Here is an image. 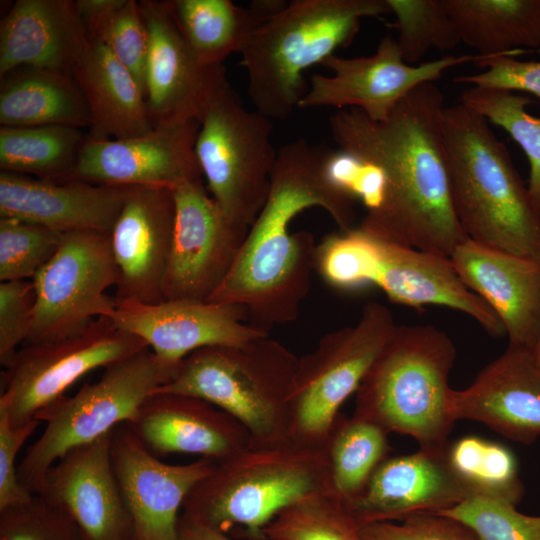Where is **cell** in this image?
I'll use <instances>...</instances> for the list:
<instances>
[{"instance_id": "6da1fadb", "label": "cell", "mask_w": 540, "mask_h": 540, "mask_svg": "<svg viewBox=\"0 0 540 540\" xmlns=\"http://www.w3.org/2000/svg\"><path fill=\"white\" fill-rule=\"evenodd\" d=\"M444 97L427 82L413 89L384 121L355 108L331 115L339 149L379 166L386 178L380 208L359 227L379 238L450 257L468 237L453 208L443 136Z\"/></svg>"}, {"instance_id": "7a4b0ae2", "label": "cell", "mask_w": 540, "mask_h": 540, "mask_svg": "<svg viewBox=\"0 0 540 540\" xmlns=\"http://www.w3.org/2000/svg\"><path fill=\"white\" fill-rule=\"evenodd\" d=\"M327 151L303 139L278 150L268 197L233 267L208 301L241 306L248 323L268 333L297 319L310 290L317 244L308 231L290 232V223L311 207L324 209L340 231L353 228L355 221V199L325 175Z\"/></svg>"}, {"instance_id": "3957f363", "label": "cell", "mask_w": 540, "mask_h": 540, "mask_svg": "<svg viewBox=\"0 0 540 540\" xmlns=\"http://www.w3.org/2000/svg\"><path fill=\"white\" fill-rule=\"evenodd\" d=\"M443 136L453 208L466 236L540 262V216L488 121L461 103L448 106Z\"/></svg>"}, {"instance_id": "277c9868", "label": "cell", "mask_w": 540, "mask_h": 540, "mask_svg": "<svg viewBox=\"0 0 540 540\" xmlns=\"http://www.w3.org/2000/svg\"><path fill=\"white\" fill-rule=\"evenodd\" d=\"M390 13L386 0H293L271 14L241 51L255 110L283 120L307 92L304 72L348 46L367 17Z\"/></svg>"}, {"instance_id": "5b68a950", "label": "cell", "mask_w": 540, "mask_h": 540, "mask_svg": "<svg viewBox=\"0 0 540 540\" xmlns=\"http://www.w3.org/2000/svg\"><path fill=\"white\" fill-rule=\"evenodd\" d=\"M457 349L431 324L397 325L356 391L353 415L419 448L443 451L456 420L449 385Z\"/></svg>"}, {"instance_id": "8992f818", "label": "cell", "mask_w": 540, "mask_h": 540, "mask_svg": "<svg viewBox=\"0 0 540 540\" xmlns=\"http://www.w3.org/2000/svg\"><path fill=\"white\" fill-rule=\"evenodd\" d=\"M298 358L269 335L238 346L204 347L189 354L175 378L154 393L212 403L245 427L250 447L291 444L289 396Z\"/></svg>"}, {"instance_id": "52a82bcc", "label": "cell", "mask_w": 540, "mask_h": 540, "mask_svg": "<svg viewBox=\"0 0 540 540\" xmlns=\"http://www.w3.org/2000/svg\"><path fill=\"white\" fill-rule=\"evenodd\" d=\"M330 487L324 449L294 443L248 447L217 462L185 499L181 517L247 540H266L264 529L283 508Z\"/></svg>"}, {"instance_id": "ba28073f", "label": "cell", "mask_w": 540, "mask_h": 540, "mask_svg": "<svg viewBox=\"0 0 540 540\" xmlns=\"http://www.w3.org/2000/svg\"><path fill=\"white\" fill-rule=\"evenodd\" d=\"M314 270L334 288L374 285L397 304L448 307L473 318L492 337L506 335L494 311L460 280L450 257L387 241L359 226L325 236L316 246Z\"/></svg>"}, {"instance_id": "9c48e42d", "label": "cell", "mask_w": 540, "mask_h": 540, "mask_svg": "<svg viewBox=\"0 0 540 540\" xmlns=\"http://www.w3.org/2000/svg\"><path fill=\"white\" fill-rule=\"evenodd\" d=\"M179 368L162 361L148 347L107 366L97 381L42 411L37 419L45 427L18 464L21 484L36 495L46 472L60 457L130 422L149 396L175 378Z\"/></svg>"}, {"instance_id": "30bf717a", "label": "cell", "mask_w": 540, "mask_h": 540, "mask_svg": "<svg viewBox=\"0 0 540 540\" xmlns=\"http://www.w3.org/2000/svg\"><path fill=\"white\" fill-rule=\"evenodd\" d=\"M396 326L385 305L370 301L355 324L325 334L298 358L289 396L292 443L325 448L341 406L356 393Z\"/></svg>"}, {"instance_id": "8fae6325", "label": "cell", "mask_w": 540, "mask_h": 540, "mask_svg": "<svg viewBox=\"0 0 540 540\" xmlns=\"http://www.w3.org/2000/svg\"><path fill=\"white\" fill-rule=\"evenodd\" d=\"M272 122L247 110L227 82L201 119L195 154L209 194L234 223L250 228L270 190L277 152Z\"/></svg>"}, {"instance_id": "7c38bea8", "label": "cell", "mask_w": 540, "mask_h": 540, "mask_svg": "<svg viewBox=\"0 0 540 540\" xmlns=\"http://www.w3.org/2000/svg\"><path fill=\"white\" fill-rule=\"evenodd\" d=\"M147 344L100 317L67 338L27 343L19 348L1 373L0 405L14 427L37 419L49 406L89 372L123 360Z\"/></svg>"}, {"instance_id": "4fadbf2b", "label": "cell", "mask_w": 540, "mask_h": 540, "mask_svg": "<svg viewBox=\"0 0 540 540\" xmlns=\"http://www.w3.org/2000/svg\"><path fill=\"white\" fill-rule=\"evenodd\" d=\"M118 271L110 236L94 231L64 233L52 259L33 278L35 303L27 343L55 341L111 318Z\"/></svg>"}, {"instance_id": "5bb4252c", "label": "cell", "mask_w": 540, "mask_h": 540, "mask_svg": "<svg viewBox=\"0 0 540 540\" xmlns=\"http://www.w3.org/2000/svg\"><path fill=\"white\" fill-rule=\"evenodd\" d=\"M175 226L164 300L208 301L233 267L249 228L230 220L202 180L173 190Z\"/></svg>"}, {"instance_id": "9a60e30c", "label": "cell", "mask_w": 540, "mask_h": 540, "mask_svg": "<svg viewBox=\"0 0 540 540\" xmlns=\"http://www.w3.org/2000/svg\"><path fill=\"white\" fill-rule=\"evenodd\" d=\"M484 57L478 54L451 55L410 65L404 61L396 39L386 35L371 56H329L321 65L332 74H314L298 108H355L373 121H384L419 85L434 82L454 66L476 63Z\"/></svg>"}, {"instance_id": "2e32d148", "label": "cell", "mask_w": 540, "mask_h": 540, "mask_svg": "<svg viewBox=\"0 0 540 540\" xmlns=\"http://www.w3.org/2000/svg\"><path fill=\"white\" fill-rule=\"evenodd\" d=\"M110 319L118 328L142 339L162 361L177 367L198 349L238 346L269 335L248 323L241 306L222 302L115 299Z\"/></svg>"}, {"instance_id": "e0dca14e", "label": "cell", "mask_w": 540, "mask_h": 540, "mask_svg": "<svg viewBox=\"0 0 540 540\" xmlns=\"http://www.w3.org/2000/svg\"><path fill=\"white\" fill-rule=\"evenodd\" d=\"M148 32L145 101L153 127L200 119L228 82L224 66L194 57L174 20L170 1L141 0Z\"/></svg>"}, {"instance_id": "ac0fdd59", "label": "cell", "mask_w": 540, "mask_h": 540, "mask_svg": "<svg viewBox=\"0 0 540 540\" xmlns=\"http://www.w3.org/2000/svg\"><path fill=\"white\" fill-rule=\"evenodd\" d=\"M197 120L160 125L124 139L87 137L72 179L109 186H153L174 189L202 180L195 154Z\"/></svg>"}, {"instance_id": "d6986e66", "label": "cell", "mask_w": 540, "mask_h": 540, "mask_svg": "<svg viewBox=\"0 0 540 540\" xmlns=\"http://www.w3.org/2000/svg\"><path fill=\"white\" fill-rule=\"evenodd\" d=\"M115 429L67 451L48 469L36 494L64 512L84 540H135L112 464Z\"/></svg>"}, {"instance_id": "ffe728a7", "label": "cell", "mask_w": 540, "mask_h": 540, "mask_svg": "<svg viewBox=\"0 0 540 540\" xmlns=\"http://www.w3.org/2000/svg\"><path fill=\"white\" fill-rule=\"evenodd\" d=\"M111 456L133 520L135 540H179L183 503L217 462L208 458L187 464L163 462L145 449L125 425L114 431Z\"/></svg>"}, {"instance_id": "44dd1931", "label": "cell", "mask_w": 540, "mask_h": 540, "mask_svg": "<svg viewBox=\"0 0 540 540\" xmlns=\"http://www.w3.org/2000/svg\"><path fill=\"white\" fill-rule=\"evenodd\" d=\"M175 226L173 191L167 187L127 186L120 213L109 234L118 271V300H164Z\"/></svg>"}, {"instance_id": "7402d4cb", "label": "cell", "mask_w": 540, "mask_h": 540, "mask_svg": "<svg viewBox=\"0 0 540 540\" xmlns=\"http://www.w3.org/2000/svg\"><path fill=\"white\" fill-rule=\"evenodd\" d=\"M124 425L158 458L184 453L221 462L250 447L249 433L239 421L191 395L154 393Z\"/></svg>"}, {"instance_id": "603a6c76", "label": "cell", "mask_w": 540, "mask_h": 540, "mask_svg": "<svg viewBox=\"0 0 540 540\" xmlns=\"http://www.w3.org/2000/svg\"><path fill=\"white\" fill-rule=\"evenodd\" d=\"M451 411L456 421H477L512 441H536L540 437V367L532 349L508 345L468 387L453 389Z\"/></svg>"}, {"instance_id": "cb8c5ba5", "label": "cell", "mask_w": 540, "mask_h": 540, "mask_svg": "<svg viewBox=\"0 0 540 540\" xmlns=\"http://www.w3.org/2000/svg\"><path fill=\"white\" fill-rule=\"evenodd\" d=\"M446 449L419 448L387 457L364 492L347 503L359 523L400 522L417 514L439 513L472 496L451 469Z\"/></svg>"}, {"instance_id": "d4e9b609", "label": "cell", "mask_w": 540, "mask_h": 540, "mask_svg": "<svg viewBox=\"0 0 540 540\" xmlns=\"http://www.w3.org/2000/svg\"><path fill=\"white\" fill-rule=\"evenodd\" d=\"M450 260L463 284L498 316L509 345L533 349L540 322V262L469 238Z\"/></svg>"}, {"instance_id": "484cf974", "label": "cell", "mask_w": 540, "mask_h": 540, "mask_svg": "<svg viewBox=\"0 0 540 540\" xmlns=\"http://www.w3.org/2000/svg\"><path fill=\"white\" fill-rule=\"evenodd\" d=\"M127 186L80 179L49 181L0 172V217L39 224L62 234L94 231L110 234Z\"/></svg>"}, {"instance_id": "4316f807", "label": "cell", "mask_w": 540, "mask_h": 540, "mask_svg": "<svg viewBox=\"0 0 540 540\" xmlns=\"http://www.w3.org/2000/svg\"><path fill=\"white\" fill-rule=\"evenodd\" d=\"M72 0H17L0 25V77L21 67L73 71L89 46Z\"/></svg>"}, {"instance_id": "83f0119b", "label": "cell", "mask_w": 540, "mask_h": 540, "mask_svg": "<svg viewBox=\"0 0 540 540\" xmlns=\"http://www.w3.org/2000/svg\"><path fill=\"white\" fill-rule=\"evenodd\" d=\"M73 77L89 107V139H124L153 129L141 88L102 42L89 43Z\"/></svg>"}, {"instance_id": "f1b7e54d", "label": "cell", "mask_w": 540, "mask_h": 540, "mask_svg": "<svg viewBox=\"0 0 540 540\" xmlns=\"http://www.w3.org/2000/svg\"><path fill=\"white\" fill-rule=\"evenodd\" d=\"M0 78V126L89 128V107L72 75L21 67Z\"/></svg>"}, {"instance_id": "f546056e", "label": "cell", "mask_w": 540, "mask_h": 540, "mask_svg": "<svg viewBox=\"0 0 540 540\" xmlns=\"http://www.w3.org/2000/svg\"><path fill=\"white\" fill-rule=\"evenodd\" d=\"M286 1H254L248 7L231 0H172L174 20L196 60L205 67L223 65L241 53L256 29Z\"/></svg>"}, {"instance_id": "4dcf8cb0", "label": "cell", "mask_w": 540, "mask_h": 540, "mask_svg": "<svg viewBox=\"0 0 540 540\" xmlns=\"http://www.w3.org/2000/svg\"><path fill=\"white\" fill-rule=\"evenodd\" d=\"M460 37L478 55H511L540 47V0H442Z\"/></svg>"}, {"instance_id": "1f68e13d", "label": "cell", "mask_w": 540, "mask_h": 540, "mask_svg": "<svg viewBox=\"0 0 540 540\" xmlns=\"http://www.w3.org/2000/svg\"><path fill=\"white\" fill-rule=\"evenodd\" d=\"M87 135L61 126H0L1 171L49 181H65L73 174Z\"/></svg>"}, {"instance_id": "d6a6232c", "label": "cell", "mask_w": 540, "mask_h": 540, "mask_svg": "<svg viewBox=\"0 0 540 540\" xmlns=\"http://www.w3.org/2000/svg\"><path fill=\"white\" fill-rule=\"evenodd\" d=\"M388 434L369 420L338 415L324 450L329 486L342 500L350 503L357 499L378 466L389 457Z\"/></svg>"}, {"instance_id": "836d02e7", "label": "cell", "mask_w": 540, "mask_h": 540, "mask_svg": "<svg viewBox=\"0 0 540 540\" xmlns=\"http://www.w3.org/2000/svg\"><path fill=\"white\" fill-rule=\"evenodd\" d=\"M266 540H367L346 501L330 487L304 495L278 512Z\"/></svg>"}, {"instance_id": "e575fe53", "label": "cell", "mask_w": 540, "mask_h": 540, "mask_svg": "<svg viewBox=\"0 0 540 540\" xmlns=\"http://www.w3.org/2000/svg\"><path fill=\"white\" fill-rule=\"evenodd\" d=\"M446 457L451 469L472 496H488L517 505L524 494L518 465L506 446L477 436L449 443Z\"/></svg>"}, {"instance_id": "d590c367", "label": "cell", "mask_w": 540, "mask_h": 540, "mask_svg": "<svg viewBox=\"0 0 540 540\" xmlns=\"http://www.w3.org/2000/svg\"><path fill=\"white\" fill-rule=\"evenodd\" d=\"M461 104L504 129L524 151L529 165L528 192L540 216V118L526 107L532 101L514 91L471 86L461 92Z\"/></svg>"}, {"instance_id": "8d00e7d4", "label": "cell", "mask_w": 540, "mask_h": 540, "mask_svg": "<svg viewBox=\"0 0 540 540\" xmlns=\"http://www.w3.org/2000/svg\"><path fill=\"white\" fill-rule=\"evenodd\" d=\"M398 32L396 39L407 64L421 60L430 49L452 50L461 41L442 0H386Z\"/></svg>"}, {"instance_id": "74e56055", "label": "cell", "mask_w": 540, "mask_h": 540, "mask_svg": "<svg viewBox=\"0 0 540 540\" xmlns=\"http://www.w3.org/2000/svg\"><path fill=\"white\" fill-rule=\"evenodd\" d=\"M63 234L17 218L0 217V280L33 278L57 252Z\"/></svg>"}, {"instance_id": "f35d334b", "label": "cell", "mask_w": 540, "mask_h": 540, "mask_svg": "<svg viewBox=\"0 0 540 540\" xmlns=\"http://www.w3.org/2000/svg\"><path fill=\"white\" fill-rule=\"evenodd\" d=\"M468 526L478 540H540V515H526L500 498L474 495L439 512Z\"/></svg>"}, {"instance_id": "ab89813d", "label": "cell", "mask_w": 540, "mask_h": 540, "mask_svg": "<svg viewBox=\"0 0 540 540\" xmlns=\"http://www.w3.org/2000/svg\"><path fill=\"white\" fill-rule=\"evenodd\" d=\"M0 540H84L75 523L39 495L0 510Z\"/></svg>"}, {"instance_id": "60d3db41", "label": "cell", "mask_w": 540, "mask_h": 540, "mask_svg": "<svg viewBox=\"0 0 540 540\" xmlns=\"http://www.w3.org/2000/svg\"><path fill=\"white\" fill-rule=\"evenodd\" d=\"M99 41L127 68L145 96L148 32L139 1L126 0Z\"/></svg>"}, {"instance_id": "b9f144b4", "label": "cell", "mask_w": 540, "mask_h": 540, "mask_svg": "<svg viewBox=\"0 0 540 540\" xmlns=\"http://www.w3.org/2000/svg\"><path fill=\"white\" fill-rule=\"evenodd\" d=\"M34 303L32 280L0 283V363L3 367L29 337Z\"/></svg>"}, {"instance_id": "7bdbcfd3", "label": "cell", "mask_w": 540, "mask_h": 540, "mask_svg": "<svg viewBox=\"0 0 540 540\" xmlns=\"http://www.w3.org/2000/svg\"><path fill=\"white\" fill-rule=\"evenodd\" d=\"M361 532L367 540H478L464 523L437 513L417 514L400 522L361 524Z\"/></svg>"}, {"instance_id": "ee69618b", "label": "cell", "mask_w": 540, "mask_h": 540, "mask_svg": "<svg viewBox=\"0 0 540 540\" xmlns=\"http://www.w3.org/2000/svg\"><path fill=\"white\" fill-rule=\"evenodd\" d=\"M476 64L485 70L459 75L454 78V82L526 92L540 99V61H522L511 55H494L486 56Z\"/></svg>"}, {"instance_id": "f6af8a7d", "label": "cell", "mask_w": 540, "mask_h": 540, "mask_svg": "<svg viewBox=\"0 0 540 540\" xmlns=\"http://www.w3.org/2000/svg\"><path fill=\"white\" fill-rule=\"evenodd\" d=\"M42 422L34 419L12 426L6 408L0 405V510L22 504L33 497L18 477V453Z\"/></svg>"}, {"instance_id": "bcb514c9", "label": "cell", "mask_w": 540, "mask_h": 540, "mask_svg": "<svg viewBox=\"0 0 540 540\" xmlns=\"http://www.w3.org/2000/svg\"><path fill=\"white\" fill-rule=\"evenodd\" d=\"M75 7L89 42L99 41L126 0H76Z\"/></svg>"}, {"instance_id": "7dc6e473", "label": "cell", "mask_w": 540, "mask_h": 540, "mask_svg": "<svg viewBox=\"0 0 540 540\" xmlns=\"http://www.w3.org/2000/svg\"><path fill=\"white\" fill-rule=\"evenodd\" d=\"M179 540H233L228 534L193 523L180 516L178 526Z\"/></svg>"}, {"instance_id": "c3c4849f", "label": "cell", "mask_w": 540, "mask_h": 540, "mask_svg": "<svg viewBox=\"0 0 540 540\" xmlns=\"http://www.w3.org/2000/svg\"><path fill=\"white\" fill-rule=\"evenodd\" d=\"M532 353H533L536 364L540 367V322H539L537 339L532 349Z\"/></svg>"}]
</instances>
